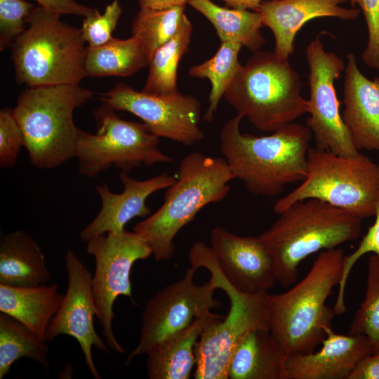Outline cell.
<instances>
[{
	"label": "cell",
	"mask_w": 379,
	"mask_h": 379,
	"mask_svg": "<svg viewBox=\"0 0 379 379\" xmlns=\"http://www.w3.org/2000/svg\"><path fill=\"white\" fill-rule=\"evenodd\" d=\"M239 115L228 120L220 133V150L235 179L251 193L274 197L307 174L312 138L305 126L291 123L269 135L242 133Z\"/></svg>",
	"instance_id": "obj_1"
},
{
	"label": "cell",
	"mask_w": 379,
	"mask_h": 379,
	"mask_svg": "<svg viewBox=\"0 0 379 379\" xmlns=\"http://www.w3.org/2000/svg\"><path fill=\"white\" fill-rule=\"evenodd\" d=\"M340 248L319 252L307 274L281 293H267L269 329L287 357L315 350L335 315L326 305L343 270Z\"/></svg>",
	"instance_id": "obj_2"
},
{
	"label": "cell",
	"mask_w": 379,
	"mask_h": 379,
	"mask_svg": "<svg viewBox=\"0 0 379 379\" xmlns=\"http://www.w3.org/2000/svg\"><path fill=\"white\" fill-rule=\"evenodd\" d=\"M278 215L258 237L272 259L277 282L284 288L296 282L306 258L355 240L361 230L362 219L316 199L293 203Z\"/></svg>",
	"instance_id": "obj_3"
},
{
	"label": "cell",
	"mask_w": 379,
	"mask_h": 379,
	"mask_svg": "<svg viewBox=\"0 0 379 379\" xmlns=\"http://www.w3.org/2000/svg\"><path fill=\"white\" fill-rule=\"evenodd\" d=\"M235 179L225 159L192 152L179 163L175 182L165 193L159 208L139 222L133 232L150 246L157 261L174 255V239L206 206L222 201Z\"/></svg>",
	"instance_id": "obj_4"
},
{
	"label": "cell",
	"mask_w": 379,
	"mask_h": 379,
	"mask_svg": "<svg viewBox=\"0 0 379 379\" xmlns=\"http://www.w3.org/2000/svg\"><path fill=\"white\" fill-rule=\"evenodd\" d=\"M93 95L79 84L27 87L20 94L13 113L32 165L51 169L75 157L79 129L73 112Z\"/></svg>",
	"instance_id": "obj_5"
},
{
	"label": "cell",
	"mask_w": 379,
	"mask_h": 379,
	"mask_svg": "<svg viewBox=\"0 0 379 379\" xmlns=\"http://www.w3.org/2000/svg\"><path fill=\"white\" fill-rule=\"evenodd\" d=\"M301 88L300 75L288 59L258 51L241 65L224 98L256 128L274 132L308 113Z\"/></svg>",
	"instance_id": "obj_6"
},
{
	"label": "cell",
	"mask_w": 379,
	"mask_h": 379,
	"mask_svg": "<svg viewBox=\"0 0 379 379\" xmlns=\"http://www.w3.org/2000/svg\"><path fill=\"white\" fill-rule=\"evenodd\" d=\"M27 27L12 47L15 79L27 87L79 84L86 76V47L81 28L63 22L60 15L34 8Z\"/></svg>",
	"instance_id": "obj_7"
},
{
	"label": "cell",
	"mask_w": 379,
	"mask_h": 379,
	"mask_svg": "<svg viewBox=\"0 0 379 379\" xmlns=\"http://www.w3.org/2000/svg\"><path fill=\"white\" fill-rule=\"evenodd\" d=\"M191 266L206 268L217 288L227 294L230 310L223 318H217L202 331L195 347V379H228L233 354L242 340L252 331L268 328L266 294L251 295L237 289L220 270L211 246L195 242L189 251Z\"/></svg>",
	"instance_id": "obj_8"
},
{
	"label": "cell",
	"mask_w": 379,
	"mask_h": 379,
	"mask_svg": "<svg viewBox=\"0 0 379 379\" xmlns=\"http://www.w3.org/2000/svg\"><path fill=\"white\" fill-rule=\"evenodd\" d=\"M379 194V164L360 152L345 157L310 147L307 174L293 191L273 206L278 215L293 203L316 199L361 219L374 216Z\"/></svg>",
	"instance_id": "obj_9"
},
{
	"label": "cell",
	"mask_w": 379,
	"mask_h": 379,
	"mask_svg": "<svg viewBox=\"0 0 379 379\" xmlns=\"http://www.w3.org/2000/svg\"><path fill=\"white\" fill-rule=\"evenodd\" d=\"M95 134L79 129L75 149L80 174L93 178L114 166L128 173L142 164H169L173 157L158 147L159 138L144 123L126 121L105 103L93 112Z\"/></svg>",
	"instance_id": "obj_10"
},
{
	"label": "cell",
	"mask_w": 379,
	"mask_h": 379,
	"mask_svg": "<svg viewBox=\"0 0 379 379\" xmlns=\"http://www.w3.org/2000/svg\"><path fill=\"white\" fill-rule=\"evenodd\" d=\"M86 251L93 255L95 270L92 275V291L103 337L112 350L124 354V348L117 341L112 330L115 316L113 305L119 295H132L130 274L133 264L152 255L148 243L135 232L126 230L95 237L86 242Z\"/></svg>",
	"instance_id": "obj_11"
},
{
	"label": "cell",
	"mask_w": 379,
	"mask_h": 379,
	"mask_svg": "<svg viewBox=\"0 0 379 379\" xmlns=\"http://www.w3.org/2000/svg\"><path fill=\"white\" fill-rule=\"evenodd\" d=\"M198 269L191 266L179 280L151 297L141 317L140 339L126 364L137 356L147 354L166 338L188 327L197 319L213 313L221 305L214 298L217 288L212 279L197 284L194 278Z\"/></svg>",
	"instance_id": "obj_12"
},
{
	"label": "cell",
	"mask_w": 379,
	"mask_h": 379,
	"mask_svg": "<svg viewBox=\"0 0 379 379\" xmlns=\"http://www.w3.org/2000/svg\"><path fill=\"white\" fill-rule=\"evenodd\" d=\"M306 58L310 92L306 126L314 136L315 147L342 157L356 156L360 151L354 146L343 122L334 85L345 71L343 60L325 50L320 35L308 44Z\"/></svg>",
	"instance_id": "obj_13"
},
{
	"label": "cell",
	"mask_w": 379,
	"mask_h": 379,
	"mask_svg": "<svg viewBox=\"0 0 379 379\" xmlns=\"http://www.w3.org/2000/svg\"><path fill=\"white\" fill-rule=\"evenodd\" d=\"M100 100L115 111L128 112L139 117L158 138L187 147L204 138L199 127L201 102L192 95L180 92L168 95H151L119 83L102 93Z\"/></svg>",
	"instance_id": "obj_14"
},
{
	"label": "cell",
	"mask_w": 379,
	"mask_h": 379,
	"mask_svg": "<svg viewBox=\"0 0 379 379\" xmlns=\"http://www.w3.org/2000/svg\"><path fill=\"white\" fill-rule=\"evenodd\" d=\"M64 262L67 272V288L60 308L48 327L46 340L52 341L62 334L75 338L90 373L93 378L100 379L93 361L92 349L95 347L107 354L109 350L93 324L97 310L92 291V274L71 249L65 251Z\"/></svg>",
	"instance_id": "obj_15"
},
{
	"label": "cell",
	"mask_w": 379,
	"mask_h": 379,
	"mask_svg": "<svg viewBox=\"0 0 379 379\" xmlns=\"http://www.w3.org/2000/svg\"><path fill=\"white\" fill-rule=\"evenodd\" d=\"M210 241L220 270L239 291L266 294L277 282L272 259L258 236H239L215 227Z\"/></svg>",
	"instance_id": "obj_16"
},
{
	"label": "cell",
	"mask_w": 379,
	"mask_h": 379,
	"mask_svg": "<svg viewBox=\"0 0 379 379\" xmlns=\"http://www.w3.org/2000/svg\"><path fill=\"white\" fill-rule=\"evenodd\" d=\"M119 176L124 185L121 193H113L105 182L96 186L102 206L95 218L81 231L79 237L83 241L86 243L107 233L121 232L134 218H147L151 214L146 204L147 197L167 189L176 180V175L169 172L145 180L132 178L124 172H121Z\"/></svg>",
	"instance_id": "obj_17"
},
{
	"label": "cell",
	"mask_w": 379,
	"mask_h": 379,
	"mask_svg": "<svg viewBox=\"0 0 379 379\" xmlns=\"http://www.w3.org/2000/svg\"><path fill=\"white\" fill-rule=\"evenodd\" d=\"M324 331L318 351L287 357L285 379H348L360 361L372 352L365 335L338 334L331 326Z\"/></svg>",
	"instance_id": "obj_18"
},
{
	"label": "cell",
	"mask_w": 379,
	"mask_h": 379,
	"mask_svg": "<svg viewBox=\"0 0 379 379\" xmlns=\"http://www.w3.org/2000/svg\"><path fill=\"white\" fill-rule=\"evenodd\" d=\"M347 0H269L255 10L261 15L263 26L272 31L275 46L274 53L288 59L293 53L294 39L308 21L322 17L355 20L360 9L341 6Z\"/></svg>",
	"instance_id": "obj_19"
},
{
	"label": "cell",
	"mask_w": 379,
	"mask_h": 379,
	"mask_svg": "<svg viewBox=\"0 0 379 379\" xmlns=\"http://www.w3.org/2000/svg\"><path fill=\"white\" fill-rule=\"evenodd\" d=\"M342 118L356 148L379 152V77L367 78L347 54Z\"/></svg>",
	"instance_id": "obj_20"
},
{
	"label": "cell",
	"mask_w": 379,
	"mask_h": 379,
	"mask_svg": "<svg viewBox=\"0 0 379 379\" xmlns=\"http://www.w3.org/2000/svg\"><path fill=\"white\" fill-rule=\"evenodd\" d=\"M52 279L38 242L26 230L3 234L0 241V284L29 287Z\"/></svg>",
	"instance_id": "obj_21"
},
{
	"label": "cell",
	"mask_w": 379,
	"mask_h": 379,
	"mask_svg": "<svg viewBox=\"0 0 379 379\" xmlns=\"http://www.w3.org/2000/svg\"><path fill=\"white\" fill-rule=\"evenodd\" d=\"M287 355L268 328L250 332L231 359L230 379H285Z\"/></svg>",
	"instance_id": "obj_22"
},
{
	"label": "cell",
	"mask_w": 379,
	"mask_h": 379,
	"mask_svg": "<svg viewBox=\"0 0 379 379\" xmlns=\"http://www.w3.org/2000/svg\"><path fill=\"white\" fill-rule=\"evenodd\" d=\"M218 314L204 316L186 328L166 338L147 354L150 379H188L196 366L195 347L204 327Z\"/></svg>",
	"instance_id": "obj_23"
},
{
	"label": "cell",
	"mask_w": 379,
	"mask_h": 379,
	"mask_svg": "<svg viewBox=\"0 0 379 379\" xmlns=\"http://www.w3.org/2000/svg\"><path fill=\"white\" fill-rule=\"evenodd\" d=\"M63 297L56 284L29 287L0 284V312L16 319L46 340L48 327Z\"/></svg>",
	"instance_id": "obj_24"
},
{
	"label": "cell",
	"mask_w": 379,
	"mask_h": 379,
	"mask_svg": "<svg viewBox=\"0 0 379 379\" xmlns=\"http://www.w3.org/2000/svg\"><path fill=\"white\" fill-rule=\"evenodd\" d=\"M188 4L212 24L221 43L238 44L253 53L266 43L261 15L255 11L225 8L211 0H191Z\"/></svg>",
	"instance_id": "obj_25"
},
{
	"label": "cell",
	"mask_w": 379,
	"mask_h": 379,
	"mask_svg": "<svg viewBox=\"0 0 379 379\" xmlns=\"http://www.w3.org/2000/svg\"><path fill=\"white\" fill-rule=\"evenodd\" d=\"M149 60L138 39L114 38L97 47H86L87 77H128L149 66Z\"/></svg>",
	"instance_id": "obj_26"
},
{
	"label": "cell",
	"mask_w": 379,
	"mask_h": 379,
	"mask_svg": "<svg viewBox=\"0 0 379 379\" xmlns=\"http://www.w3.org/2000/svg\"><path fill=\"white\" fill-rule=\"evenodd\" d=\"M192 29V24L186 15L175 34L154 52L142 92L155 95L179 92L177 87L178 65L189 51Z\"/></svg>",
	"instance_id": "obj_27"
},
{
	"label": "cell",
	"mask_w": 379,
	"mask_h": 379,
	"mask_svg": "<svg viewBox=\"0 0 379 379\" xmlns=\"http://www.w3.org/2000/svg\"><path fill=\"white\" fill-rule=\"evenodd\" d=\"M46 340L11 316L0 313V379L7 375L11 366L22 357L40 364L46 372L49 368Z\"/></svg>",
	"instance_id": "obj_28"
},
{
	"label": "cell",
	"mask_w": 379,
	"mask_h": 379,
	"mask_svg": "<svg viewBox=\"0 0 379 379\" xmlns=\"http://www.w3.org/2000/svg\"><path fill=\"white\" fill-rule=\"evenodd\" d=\"M241 47L238 44L222 42L212 58L192 66L188 71L190 77L207 79L211 83L209 105L204 115V119L207 122L213 120L221 98L242 65L239 62Z\"/></svg>",
	"instance_id": "obj_29"
},
{
	"label": "cell",
	"mask_w": 379,
	"mask_h": 379,
	"mask_svg": "<svg viewBox=\"0 0 379 379\" xmlns=\"http://www.w3.org/2000/svg\"><path fill=\"white\" fill-rule=\"evenodd\" d=\"M185 6L166 9L140 8L132 22V36L138 39L149 62L154 52L179 29Z\"/></svg>",
	"instance_id": "obj_30"
},
{
	"label": "cell",
	"mask_w": 379,
	"mask_h": 379,
	"mask_svg": "<svg viewBox=\"0 0 379 379\" xmlns=\"http://www.w3.org/2000/svg\"><path fill=\"white\" fill-rule=\"evenodd\" d=\"M348 333L365 335L371 344L372 352L379 349V256L375 254L368 258L364 298Z\"/></svg>",
	"instance_id": "obj_31"
},
{
	"label": "cell",
	"mask_w": 379,
	"mask_h": 379,
	"mask_svg": "<svg viewBox=\"0 0 379 379\" xmlns=\"http://www.w3.org/2000/svg\"><path fill=\"white\" fill-rule=\"evenodd\" d=\"M375 220L362 237L357 248L350 255H345L343 261L342 275L338 284L333 310L336 315L343 314L346 310L345 293L350 274L357 262L368 253L379 256V194L375 208Z\"/></svg>",
	"instance_id": "obj_32"
},
{
	"label": "cell",
	"mask_w": 379,
	"mask_h": 379,
	"mask_svg": "<svg viewBox=\"0 0 379 379\" xmlns=\"http://www.w3.org/2000/svg\"><path fill=\"white\" fill-rule=\"evenodd\" d=\"M34 4L25 0H0V50L11 46L25 31Z\"/></svg>",
	"instance_id": "obj_33"
},
{
	"label": "cell",
	"mask_w": 379,
	"mask_h": 379,
	"mask_svg": "<svg viewBox=\"0 0 379 379\" xmlns=\"http://www.w3.org/2000/svg\"><path fill=\"white\" fill-rule=\"evenodd\" d=\"M121 13L119 2L114 0L106 6L102 14L84 18L81 29L88 46H100L110 41Z\"/></svg>",
	"instance_id": "obj_34"
},
{
	"label": "cell",
	"mask_w": 379,
	"mask_h": 379,
	"mask_svg": "<svg viewBox=\"0 0 379 379\" xmlns=\"http://www.w3.org/2000/svg\"><path fill=\"white\" fill-rule=\"evenodd\" d=\"M22 146L24 147L22 132L13 116V109H1L0 167H14Z\"/></svg>",
	"instance_id": "obj_35"
},
{
	"label": "cell",
	"mask_w": 379,
	"mask_h": 379,
	"mask_svg": "<svg viewBox=\"0 0 379 379\" xmlns=\"http://www.w3.org/2000/svg\"><path fill=\"white\" fill-rule=\"evenodd\" d=\"M352 7L358 6L364 16L368 42L362 53L364 63L379 70V0H347Z\"/></svg>",
	"instance_id": "obj_36"
},
{
	"label": "cell",
	"mask_w": 379,
	"mask_h": 379,
	"mask_svg": "<svg viewBox=\"0 0 379 379\" xmlns=\"http://www.w3.org/2000/svg\"><path fill=\"white\" fill-rule=\"evenodd\" d=\"M46 10L59 15H75L86 18L100 12L95 8L86 6L74 0H35Z\"/></svg>",
	"instance_id": "obj_37"
},
{
	"label": "cell",
	"mask_w": 379,
	"mask_h": 379,
	"mask_svg": "<svg viewBox=\"0 0 379 379\" xmlns=\"http://www.w3.org/2000/svg\"><path fill=\"white\" fill-rule=\"evenodd\" d=\"M348 379H379V349L362 359Z\"/></svg>",
	"instance_id": "obj_38"
},
{
	"label": "cell",
	"mask_w": 379,
	"mask_h": 379,
	"mask_svg": "<svg viewBox=\"0 0 379 379\" xmlns=\"http://www.w3.org/2000/svg\"><path fill=\"white\" fill-rule=\"evenodd\" d=\"M191 0H138L140 8L166 9L175 6H185Z\"/></svg>",
	"instance_id": "obj_39"
},
{
	"label": "cell",
	"mask_w": 379,
	"mask_h": 379,
	"mask_svg": "<svg viewBox=\"0 0 379 379\" xmlns=\"http://www.w3.org/2000/svg\"><path fill=\"white\" fill-rule=\"evenodd\" d=\"M232 8L255 11L260 5L269 0H221Z\"/></svg>",
	"instance_id": "obj_40"
}]
</instances>
